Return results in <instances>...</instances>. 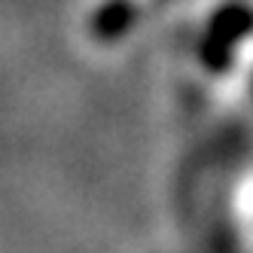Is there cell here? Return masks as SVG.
Wrapping results in <instances>:
<instances>
[{"label": "cell", "mask_w": 253, "mask_h": 253, "mask_svg": "<svg viewBox=\"0 0 253 253\" xmlns=\"http://www.w3.org/2000/svg\"><path fill=\"white\" fill-rule=\"evenodd\" d=\"M131 19H134V12H131V6L125 3V0H113V3H107L98 15H95V22H92V28H95V34L98 37H119V34L131 25Z\"/></svg>", "instance_id": "1"}]
</instances>
